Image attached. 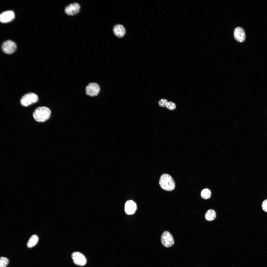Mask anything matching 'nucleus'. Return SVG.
<instances>
[{
  "instance_id": "obj_10",
  "label": "nucleus",
  "mask_w": 267,
  "mask_h": 267,
  "mask_svg": "<svg viewBox=\"0 0 267 267\" xmlns=\"http://www.w3.org/2000/svg\"><path fill=\"white\" fill-rule=\"evenodd\" d=\"M15 17V13L13 11H6L2 12L0 14V21L1 22L3 23L8 22L13 20Z\"/></svg>"
},
{
  "instance_id": "obj_1",
  "label": "nucleus",
  "mask_w": 267,
  "mask_h": 267,
  "mask_svg": "<svg viewBox=\"0 0 267 267\" xmlns=\"http://www.w3.org/2000/svg\"><path fill=\"white\" fill-rule=\"evenodd\" d=\"M51 114V111L48 107L40 106L35 109L33 113V117L36 121L43 122L49 119Z\"/></svg>"
},
{
  "instance_id": "obj_17",
  "label": "nucleus",
  "mask_w": 267,
  "mask_h": 267,
  "mask_svg": "<svg viewBox=\"0 0 267 267\" xmlns=\"http://www.w3.org/2000/svg\"><path fill=\"white\" fill-rule=\"evenodd\" d=\"M165 107L168 110H173L175 109L176 105L174 102L169 101L167 102Z\"/></svg>"
},
{
  "instance_id": "obj_9",
  "label": "nucleus",
  "mask_w": 267,
  "mask_h": 267,
  "mask_svg": "<svg viewBox=\"0 0 267 267\" xmlns=\"http://www.w3.org/2000/svg\"><path fill=\"white\" fill-rule=\"evenodd\" d=\"M234 36L237 41L240 42H243L245 40L246 36L244 30L240 27L236 28L234 31Z\"/></svg>"
},
{
  "instance_id": "obj_19",
  "label": "nucleus",
  "mask_w": 267,
  "mask_h": 267,
  "mask_svg": "<svg viewBox=\"0 0 267 267\" xmlns=\"http://www.w3.org/2000/svg\"><path fill=\"white\" fill-rule=\"evenodd\" d=\"M262 207L263 209L265 212H267V199L264 200L263 201Z\"/></svg>"
},
{
  "instance_id": "obj_15",
  "label": "nucleus",
  "mask_w": 267,
  "mask_h": 267,
  "mask_svg": "<svg viewBox=\"0 0 267 267\" xmlns=\"http://www.w3.org/2000/svg\"><path fill=\"white\" fill-rule=\"evenodd\" d=\"M200 195L201 198L204 199H209L211 196V191L208 189H204L201 191Z\"/></svg>"
},
{
  "instance_id": "obj_6",
  "label": "nucleus",
  "mask_w": 267,
  "mask_h": 267,
  "mask_svg": "<svg viewBox=\"0 0 267 267\" xmlns=\"http://www.w3.org/2000/svg\"><path fill=\"white\" fill-rule=\"evenodd\" d=\"M17 47L15 43L11 40H8L4 42L1 46V49L3 51L7 54L13 53L16 50Z\"/></svg>"
},
{
  "instance_id": "obj_3",
  "label": "nucleus",
  "mask_w": 267,
  "mask_h": 267,
  "mask_svg": "<svg viewBox=\"0 0 267 267\" xmlns=\"http://www.w3.org/2000/svg\"><path fill=\"white\" fill-rule=\"evenodd\" d=\"M38 100V97L36 94L30 92L24 95L21 98L20 102L22 106L27 107L37 102Z\"/></svg>"
},
{
  "instance_id": "obj_14",
  "label": "nucleus",
  "mask_w": 267,
  "mask_h": 267,
  "mask_svg": "<svg viewBox=\"0 0 267 267\" xmlns=\"http://www.w3.org/2000/svg\"><path fill=\"white\" fill-rule=\"evenodd\" d=\"M39 240L37 236L35 235H32L28 240L27 243V246L29 248L34 246L37 244Z\"/></svg>"
},
{
  "instance_id": "obj_18",
  "label": "nucleus",
  "mask_w": 267,
  "mask_h": 267,
  "mask_svg": "<svg viewBox=\"0 0 267 267\" xmlns=\"http://www.w3.org/2000/svg\"><path fill=\"white\" fill-rule=\"evenodd\" d=\"M168 102L167 100L165 99H162L159 100L158 102L159 106L161 107H164L166 106V104Z\"/></svg>"
},
{
  "instance_id": "obj_7",
  "label": "nucleus",
  "mask_w": 267,
  "mask_h": 267,
  "mask_svg": "<svg viewBox=\"0 0 267 267\" xmlns=\"http://www.w3.org/2000/svg\"><path fill=\"white\" fill-rule=\"evenodd\" d=\"M71 257L74 263L80 266H83L86 264L87 259L85 256L82 253L78 252L72 253Z\"/></svg>"
},
{
  "instance_id": "obj_11",
  "label": "nucleus",
  "mask_w": 267,
  "mask_h": 267,
  "mask_svg": "<svg viewBox=\"0 0 267 267\" xmlns=\"http://www.w3.org/2000/svg\"><path fill=\"white\" fill-rule=\"evenodd\" d=\"M136 209V204L133 201L128 200L126 203L125 210L127 214L128 215L132 214L134 213Z\"/></svg>"
},
{
  "instance_id": "obj_5",
  "label": "nucleus",
  "mask_w": 267,
  "mask_h": 267,
  "mask_svg": "<svg viewBox=\"0 0 267 267\" xmlns=\"http://www.w3.org/2000/svg\"><path fill=\"white\" fill-rule=\"evenodd\" d=\"M161 243L164 247H170L174 243L173 237L171 233L168 231H165L162 234L160 239Z\"/></svg>"
},
{
  "instance_id": "obj_2",
  "label": "nucleus",
  "mask_w": 267,
  "mask_h": 267,
  "mask_svg": "<svg viewBox=\"0 0 267 267\" xmlns=\"http://www.w3.org/2000/svg\"><path fill=\"white\" fill-rule=\"evenodd\" d=\"M159 183L161 188L167 191L173 190L175 187V183L173 179L170 176L167 174L162 175Z\"/></svg>"
},
{
  "instance_id": "obj_8",
  "label": "nucleus",
  "mask_w": 267,
  "mask_h": 267,
  "mask_svg": "<svg viewBox=\"0 0 267 267\" xmlns=\"http://www.w3.org/2000/svg\"><path fill=\"white\" fill-rule=\"evenodd\" d=\"M80 8V6L79 4L74 2L70 4L66 7L65 12L68 15H74L79 12Z\"/></svg>"
},
{
  "instance_id": "obj_13",
  "label": "nucleus",
  "mask_w": 267,
  "mask_h": 267,
  "mask_svg": "<svg viewBox=\"0 0 267 267\" xmlns=\"http://www.w3.org/2000/svg\"><path fill=\"white\" fill-rule=\"evenodd\" d=\"M216 217V214L214 210L210 209L206 212L205 217L206 220L208 221H211L214 220Z\"/></svg>"
},
{
  "instance_id": "obj_12",
  "label": "nucleus",
  "mask_w": 267,
  "mask_h": 267,
  "mask_svg": "<svg viewBox=\"0 0 267 267\" xmlns=\"http://www.w3.org/2000/svg\"><path fill=\"white\" fill-rule=\"evenodd\" d=\"M113 31L115 35L119 37H123L126 32L125 28L123 26L120 24H117L115 25L113 27Z\"/></svg>"
},
{
  "instance_id": "obj_16",
  "label": "nucleus",
  "mask_w": 267,
  "mask_h": 267,
  "mask_svg": "<svg viewBox=\"0 0 267 267\" xmlns=\"http://www.w3.org/2000/svg\"><path fill=\"white\" fill-rule=\"evenodd\" d=\"M9 262L8 259L6 257H1L0 258V267H6Z\"/></svg>"
},
{
  "instance_id": "obj_4",
  "label": "nucleus",
  "mask_w": 267,
  "mask_h": 267,
  "mask_svg": "<svg viewBox=\"0 0 267 267\" xmlns=\"http://www.w3.org/2000/svg\"><path fill=\"white\" fill-rule=\"evenodd\" d=\"M86 95L90 97H94L98 95L100 91V88L98 83L91 82L85 88Z\"/></svg>"
}]
</instances>
